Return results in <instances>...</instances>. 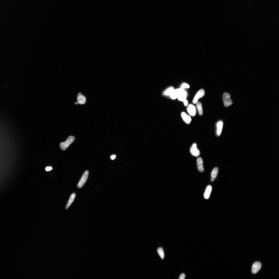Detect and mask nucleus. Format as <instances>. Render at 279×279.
Listing matches in <instances>:
<instances>
[{"instance_id": "f257e3e1", "label": "nucleus", "mask_w": 279, "mask_h": 279, "mask_svg": "<svg viewBox=\"0 0 279 279\" xmlns=\"http://www.w3.org/2000/svg\"><path fill=\"white\" fill-rule=\"evenodd\" d=\"M75 140V138L73 136H69L65 142H62L60 144V149L62 150H65Z\"/></svg>"}, {"instance_id": "f03ea898", "label": "nucleus", "mask_w": 279, "mask_h": 279, "mask_svg": "<svg viewBox=\"0 0 279 279\" xmlns=\"http://www.w3.org/2000/svg\"><path fill=\"white\" fill-rule=\"evenodd\" d=\"M230 97L231 95L229 93L226 92L223 94V99L225 107H227L232 105L233 102L230 99Z\"/></svg>"}, {"instance_id": "7ed1b4c3", "label": "nucleus", "mask_w": 279, "mask_h": 279, "mask_svg": "<svg viewBox=\"0 0 279 279\" xmlns=\"http://www.w3.org/2000/svg\"><path fill=\"white\" fill-rule=\"evenodd\" d=\"M89 175L88 171H86L84 173L83 175L80 180L78 185L77 187L79 189L81 188L84 185L88 179Z\"/></svg>"}, {"instance_id": "20e7f679", "label": "nucleus", "mask_w": 279, "mask_h": 279, "mask_svg": "<svg viewBox=\"0 0 279 279\" xmlns=\"http://www.w3.org/2000/svg\"><path fill=\"white\" fill-rule=\"evenodd\" d=\"M205 94V92L203 89H201L199 90L194 97L193 101V103L194 104L198 102V100L203 97Z\"/></svg>"}, {"instance_id": "39448f33", "label": "nucleus", "mask_w": 279, "mask_h": 279, "mask_svg": "<svg viewBox=\"0 0 279 279\" xmlns=\"http://www.w3.org/2000/svg\"><path fill=\"white\" fill-rule=\"evenodd\" d=\"M190 152L192 155L196 157L199 156L200 154V151L198 149L196 143H194L191 146L190 149Z\"/></svg>"}, {"instance_id": "423d86ee", "label": "nucleus", "mask_w": 279, "mask_h": 279, "mask_svg": "<svg viewBox=\"0 0 279 279\" xmlns=\"http://www.w3.org/2000/svg\"><path fill=\"white\" fill-rule=\"evenodd\" d=\"M261 267V264L260 262H255L252 266V273L254 274L257 273L260 270Z\"/></svg>"}, {"instance_id": "0eeeda50", "label": "nucleus", "mask_w": 279, "mask_h": 279, "mask_svg": "<svg viewBox=\"0 0 279 279\" xmlns=\"http://www.w3.org/2000/svg\"><path fill=\"white\" fill-rule=\"evenodd\" d=\"M187 110L190 115L191 116H194L196 113V107L192 104H190L187 107Z\"/></svg>"}, {"instance_id": "6e6552de", "label": "nucleus", "mask_w": 279, "mask_h": 279, "mask_svg": "<svg viewBox=\"0 0 279 279\" xmlns=\"http://www.w3.org/2000/svg\"><path fill=\"white\" fill-rule=\"evenodd\" d=\"M197 169L200 172H203L204 169L203 166V160L201 157L198 158L197 160Z\"/></svg>"}, {"instance_id": "1a4fd4ad", "label": "nucleus", "mask_w": 279, "mask_h": 279, "mask_svg": "<svg viewBox=\"0 0 279 279\" xmlns=\"http://www.w3.org/2000/svg\"><path fill=\"white\" fill-rule=\"evenodd\" d=\"M181 117L184 121L187 124H190L191 121L190 117L185 113L183 112L181 114Z\"/></svg>"}, {"instance_id": "9d476101", "label": "nucleus", "mask_w": 279, "mask_h": 279, "mask_svg": "<svg viewBox=\"0 0 279 279\" xmlns=\"http://www.w3.org/2000/svg\"><path fill=\"white\" fill-rule=\"evenodd\" d=\"M183 89L180 88L174 90L173 92L170 95L171 98L173 99H175L177 98L180 93Z\"/></svg>"}, {"instance_id": "9b49d317", "label": "nucleus", "mask_w": 279, "mask_h": 279, "mask_svg": "<svg viewBox=\"0 0 279 279\" xmlns=\"http://www.w3.org/2000/svg\"><path fill=\"white\" fill-rule=\"evenodd\" d=\"M187 96V93L186 92L184 89H183L181 90L177 98L179 100L183 102L184 100L186 99Z\"/></svg>"}, {"instance_id": "f8f14e48", "label": "nucleus", "mask_w": 279, "mask_h": 279, "mask_svg": "<svg viewBox=\"0 0 279 279\" xmlns=\"http://www.w3.org/2000/svg\"><path fill=\"white\" fill-rule=\"evenodd\" d=\"M223 122L222 121H219L217 123L216 125L217 134L218 136H220L221 134L223 129Z\"/></svg>"}, {"instance_id": "ddd939ff", "label": "nucleus", "mask_w": 279, "mask_h": 279, "mask_svg": "<svg viewBox=\"0 0 279 279\" xmlns=\"http://www.w3.org/2000/svg\"><path fill=\"white\" fill-rule=\"evenodd\" d=\"M77 100L78 103L81 105H83L86 102V97L83 95L81 93H79L77 95Z\"/></svg>"}, {"instance_id": "4468645a", "label": "nucleus", "mask_w": 279, "mask_h": 279, "mask_svg": "<svg viewBox=\"0 0 279 279\" xmlns=\"http://www.w3.org/2000/svg\"><path fill=\"white\" fill-rule=\"evenodd\" d=\"M212 190V188L211 186H208L207 187L205 191L204 194V197L205 199H209Z\"/></svg>"}, {"instance_id": "2eb2a0df", "label": "nucleus", "mask_w": 279, "mask_h": 279, "mask_svg": "<svg viewBox=\"0 0 279 279\" xmlns=\"http://www.w3.org/2000/svg\"><path fill=\"white\" fill-rule=\"evenodd\" d=\"M218 169L217 167H216L213 170L211 174V181L213 182L217 176L218 173Z\"/></svg>"}, {"instance_id": "dca6fc26", "label": "nucleus", "mask_w": 279, "mask_h": 279, "mask_svg": "<svg viewBox=\"0 0 279 279\" xmlns=\"http://www.w3.org/2000/svg\"><path fill=\"white\" fill-rule=\"evenodd\" d=\"M76 194L75 193H72L71 196L68 203L65 207L66 209H68L71 205L72 204L76 197Z\"/></svg>"}, {"instance_id": "f3484780", "label": "nucleus", "mask_w": 279, "mask_h": 279, "mask_svg": "<svg viewBox=\"0 0 279 279\" xmlns=\"http://www.w3.org/2000/svg\"><path fill=\"white\" fill-rule=\"evenodd\" d=\"M174 90L173 87H170L165 91L163 93V95L166 96L170 95Z\"/></svg>"}, {"instance_id": "a211bd4d", "label": "nucleus", "mask_w": 279, "mask_h": 279, "mask_svg": "<svg viewBox=\"0 0 279 279\" xmlns=\"http://www.w3.org/2000/svg\"><path fill=\"white\" fill-rule=\"evenodd\" d=\"M196 107L199 115L201 116L203 114V111L202 105L200 102H197L196 103Z\"/></svg>"}, {"instance_id": "6ab92c4d", "label": "nucleus", "mask_w": 279, "mask_h": 279, "mask_svg": "<svg viewBox=\"0 0 279 279\" xmlns=\"http://www.w3.org/2000/svg\"><path fill=\"white\" fill-rule=\"evenodd\" d=\"M157 251L161 258L162 259H164V254L163 249L161 248H159L157 249Z\"/></svg>"}, {"instance_id": "aec40b11", "label": "nucleus", "mask_w": 279, "mask_h": 279, "mask_svg": "<svg viewBox=\"0 0 279 279\" xmlns=\"http://www.w3.org/2000/svg\"><path fill=\"white\" fill-rule=\"evenodd\" d=\"M180 87V88L184 89H189L190 88V86L188 84L184 83L181 84Z\"/></svg>"}, {"instance_id": "412c9836", "label": "nucleus", "mask_w": 279, "mask_h": 279, "mask_svg": "<svg viewBox=\"0 0 279 279\" xmlns=\"http://www.w3.org/2000/svg\"><path fill=\"white\" fill-rule=\"evenodd\" d=\"M52 167L51 166H47L46 167L45 170L47 171H49L52 170Z\"/></svg>"}, {"instance_id": "4be33fe9", "label": "nucleus", "mask_w": 279, "mask_h": 279, "mask_svg": "<svg viewBox=\"0 0 279 279\" xmlns=\"http://www.w3.org/2000/svg\"><path fill=\"white\" fill-rule=\"evenodd\" d=\"M185 277V275L184 273L181 274L179 277L180 279H184Z\"/></svg>"}, {"instance_id": "5701e85b", "label": "nucleus", "mask_w": 279, "mask_h": 279, "mask_svg": "<svg viewBox=\"0 0 279 279\" xmlns=\"http://www.w3.org/2000/svg\"><path fill=\"white\" fill-rule=\"evenodd\" d=\"M116 155L115 154H113L110 156V159L112 160H113L116 159Z\"/></svg>"}, {"instance_id": "b1692460", "label": "nucleus", "mask_w": 279, "mask_h": 279, "mask_svg": "<svg viewBox=\"0 0 279 279\" xmlns=\"http://www.w3.org/2000/svg\"><path fill=\"white\" fill-rule=\"evenodd\" d=\"M183 102L185 106H188V103L187 100L186 99L184 100Z\"/></svg>"}, {"instance_id": "393cba45", "label": "nucleus", "mask_w": 279, "mask_h": 279, "mask_svg": "<svg viewBox=\"0 0 279 279\" xmlns=\"http://www.w3.org/2000/svg\"><path fill=\"white\" fill-rule=\"evenodd\" d=\"M78 102H76L75 103V104H76V105H78Z\"/></svg>"}]
</instances>
